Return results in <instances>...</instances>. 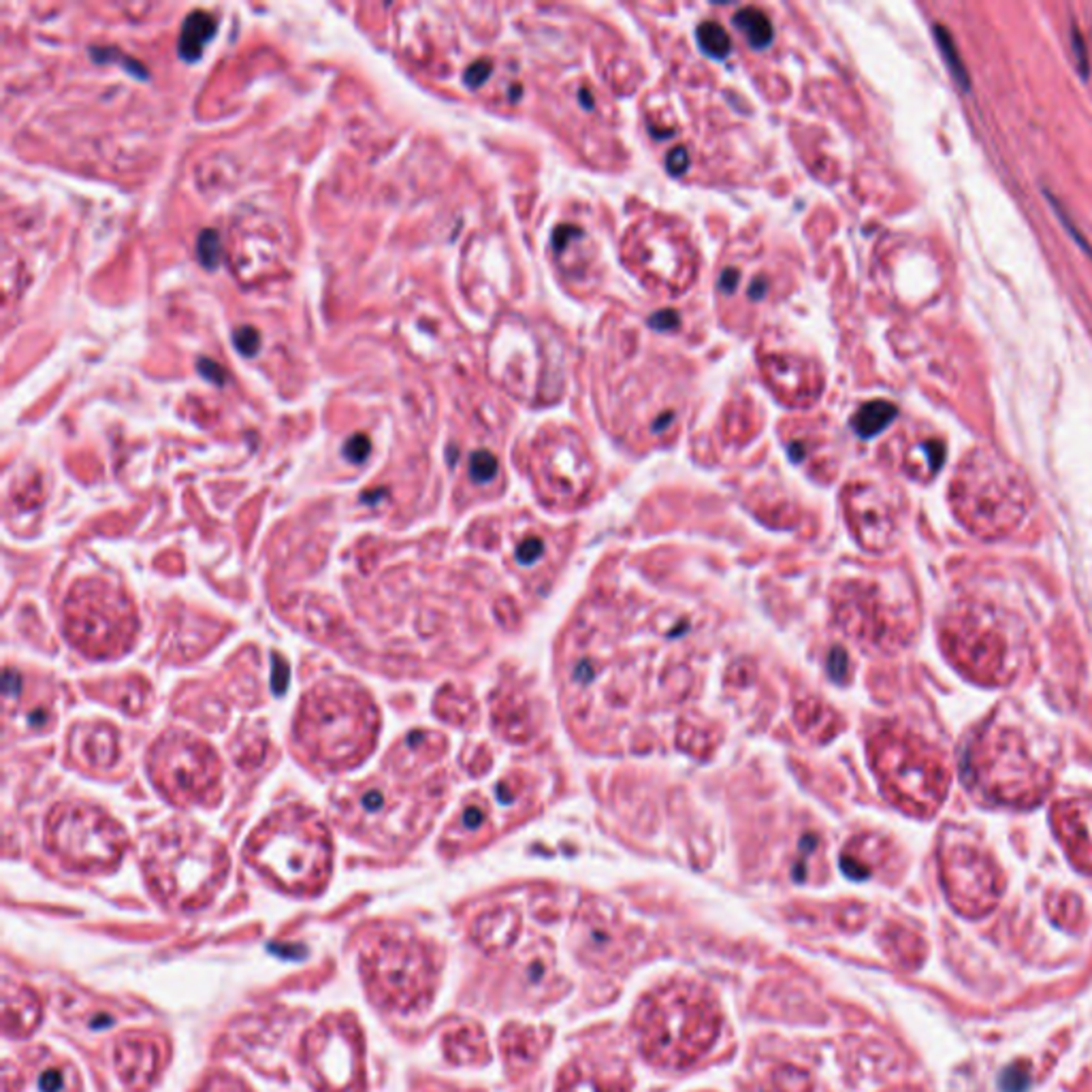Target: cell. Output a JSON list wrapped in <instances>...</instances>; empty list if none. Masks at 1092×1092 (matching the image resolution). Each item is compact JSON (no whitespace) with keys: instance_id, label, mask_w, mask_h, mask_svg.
<instances>
[{"instance_id":"cell-1","label":"cell","mask_w":1092,"mask_h":1092,"mask_svg":"<svg viewBox=\"0 0 1092 1092\" xmlns=\"http://www.w3.org/2000/svg\"><path fill=\"white\" fill-rule=\"evenodd\" d=\"M380 713L367 690L350 678H327L305 693L295 719V741L310 762L349 771L376 747Z\"/></svg>"},{"instance_id":"cell-2","label":"cell","mask_w":1092,"mask_h":1092,"mask_svg":"<svg viewBox=\"0 0 1092 1092\" xmlns=\"http://www.w3.org/2000/svg\"><path fill=\"white\" fill-rule=\"evenodd\" d=\"M724 1015L710 992L693 981H670L644 997L634 1015L639 1048L649 1063L685 1069L722 1032Z\"/></svg>"},{"instance_id":"cell-3","label":"cell","mask_w":1092,"mask_h":1092,"mask_svg":"<svg viewBox=\"0 0 1092 1092\" xmlns=\"http://www.w3.org/2000/svg\"><path fill=\"white\" fill-rule=\"evenodd\" d=\"M246 858L278 888L316 895L331 875L333 841L316 810L291 805L256 826L246 843Z\"/></svg>"},{"instance_id":"cell-4","label":"cell","mask_w":1092,"mask_h":1092,"mask_svg":"<svg viewBox=\"0 0 1092 1092\" xmlns=\"http://www.w3.org/2000/svg\"><path fill=\"white\" fill-rule=\"evenodd\" d=\"M144 866L147 883L164 905L198 909L225 883L229 854L198 826L173 822L152 837Z\"/></svg>"},{"instance_id":"cell-5","label":"cell","mask_w":1092,"mask_h":1092,"mask_svg":"<svg viewBox=\"0 0 1092 1092\" xmlns=\"http://www.w3.org/2000/svg\"><path fill=\"white\" fill-rule=\"evenodd\" d=\"M64 634L93 659H113L130 651L139 632L130 595L105 578H81L66 593Z\"/></svg>"},{"instance_id":"cell-6","label":"cell","mask_w":1092,"mask_h":1092,"mask_svg":"<svg viewBox=\"0 0 1092 1092\" xmlns=\"http://www.w3.org/2000/svg\"><path fill=\"white\" fill-rule=\"evenodd\" d=\"M45 843L73 871L101 873L118 866L128 837L103 809L71 800L49 810Z\"/></svg>"},{"instance_id":"cell-7","label":"cell","mask_w":1092,"mask_h":1092,"mask_svg":"<svg viewBox=\"0 0 1092 1092\" xmlns=\"http://www.w3.org/2000/svg\"><path fill=\"white\" fill-rule=\"evenodd\" d=\"M147 771L164 798L178 807L216 805L222 764L210 742L184 730H167L147 751Z\"/></svg>"},{"instance_id":"cell-8","label":"cell","mask_w":1092,"mask_h":1092,"mask_svg":"<svg viewBox=\"0 0 1092 1092\" xmlns=\"http://www.w3.org/2000/svg\"><path fill=\"white\" fill-rule=\"evenodd\" d=\"M369 986L386 1005L412 1009L425 1005L435 988V961L423 941L383 937L363 958Z\"/></svg>"},{"instance_id":"cell-9","label":"cell","mask_w":1092,"mask_h":1092,"mask_svg":"<svg viewBox=\"0 0 1092 1092\" xmlns=\"http://www.w3.org/2000/svg\"><path fill=\"white\" fill-rule=\"evenodd\" d=\"M310 1073L325 1092H357L361 1078V1046L350 1024L322 1022L305 1044Z\"/></svg>"},{"instance_id":"cell-10","label":"cell","mask_w":1092,"mask_h":1092,"mask_svg":"<svg viewBox=\"0 0 1092 1092\" xmlns=\"http://www.w3.org/2000/svg\"><path fill=\"white\" fill-rule=\"evenodd\" d=\"M572 946L583 963L610 971L619 969L632 956L623 924L606 907L585 905L572 926Z\"/></svg>"},{"instance_id":"cell-11","label":"cell","mask_w":1092,"mask_h":1092,"mask_svg":"<svg viewBox=\"0 0 1092 1092\" xmlns=\"http://www.w3.org/2000/svg\"><path fill=\"white\" fill-rule=\"evenodd\" d=\"M69 756L90 771H107L120 758V734L111 724H79L69 736Z\"/></svg>"},{"instance_id":"cell-12","label":"cell","mask_w":1092,"mask_h":1092,"mask_svg":"<svg viewBox=\"0 0 1092 1092\" xmlns=\"http://www.w3.org/2000/svg\"><path fill=\"white\" fill-rule=\"evenodd\" d=\"M520 932V915L515 907H498L481 915L474 924V941L486 954H503L515 946Z\"/></svg>"},{"instance_id":"cell-13","label":"cell","mask_w":1092,"mask_h":1092,"mask_svg":"<svg viewBox=\"0 0 1092 1092\" xmlns=\"http://www.w3.org/2000/svg\"><path fill=\"white\" fill-rule=\"evenodd\" d=\"M555 1092H630L623 1075L610 1073L591 1061L568 1065Z\"/></svg>"},{"instance_id":"cell-14","label":"cell","mask_w":1092,"mask_h":1092,"mask_svg":"<svg viewBox=\"0 0 1092 1092\" xmlns=\"http://www.w3.org/2000/svg\"><path fill=\"white\" fill-rule=\"evenodd\" d=\"M546 1041L540 1037V1031L525 1024H508L502 1032V1052L508 1065L517 1071H525L540 1058Z\"/></svg>"},{"instance_id":"cell-15","label":"cell","mask_w":1092,"mask_h":1092,"mask_svg":"<svg viewBox=\"0 0 1092 1092\" xmlns=\"http://www.w3.org/2000/svg\"><path fill=\"white\" fill-rule=\"evenodd\" d=\"M446 1054L457 1065H478L489 1061V1046H486L485 1031L474 1022H466L461 1027L451 1029L444 1039Z\"/></svg>"},{"instance_id":"cell-16","label":"cell","mask_w":1092,"mask_h":1092,"mask_svg":"<svg viewBox=\"0 0 1092 1092\" xmlns=\"http://www.w3.org/2000/svg\"><path fill=\"white\" fill-rule=\"evenodd\" d=\"M218 22L212 13L193 11L181 24L179 39H178V54L181 60L195 62L201 58L205 45L210 43L212 37L216 35Z\"/></svg>"},{"instance_id":"cell-17","label":"cell","mask_w":1092,"mask_h":1092,"mask_svg":"<svg viewBox=\"0 0 1092 1092\" xmlns=\"http://www.w3.org/2000/svg\"><path fill=\"white\" fill-rule=\"evenodd\" d=\"M120 1065L118 1069L124 1080L139 1083L142 1080L150 1082L156 1073V1048L150 1041H122L118 1048Z\"/></svg>"},{"instance_id":"cell-18","label":"cell","mask_w":1092,"mask_h":1092,"mask_svg":"<svg viewBox=\"0 0 1092 1092\" xmlns=\"http://www.w3.org/2000/svg\"><path fill=\"white\" fill-rule=\"evenodd\" d=\"M896 415L898 410L895 403L885 400H875L864 403L862 408L856 412V417L851 418V427H854V432L858 435L873 437L877 434H881L883 429L896 418Z\"/></svg>"},{"instance_id":"cell-19","label":"cell","mask_w":1092,"mask_h":1092,"mask_svg":"<svg viewBox=\"0 0 1092 1092\" xmlns=\"http://www.w3.org/2000/svg\"><path fill=\"white\" fill-rule=\"evenodd\" d=\"M734 26L739 28L751 47L764 49L773 43V24L762 11L747 7L734 15Z\"/></svg>"},{"instance_id":"cell-20","label":"cell","mask_w":1092,"mask_h":1092,"mask_svg":"<svg viewBox=\"0 0 1092 1092\" xmlns=\"http://www.w3.org/2000/svg\"><path fill=\"white\" fill-rule=\"evenodd\" d=\"M932 32H934V41H937L943 60H946L947 69L951 73V77H954L956 84L966 93V90L971 88V77H969V71H966V66L963 62L961 52H958V47L954 43V39H951V35H949V30L946 26H941V24H934Z\"/></svg>"},{"instance_id":"cell-21","label":"cell","mask_w":1092,"mask_h":1092,"mask_svg":"<svg viewBox=\"0 0 1092 1092\" xmlns=\"http://www.w3.org/2000/svg\"><path fill=\"white\" fill-rule=\"evenodd\" d=\"M115 688H118L115 702H118L122 710H127L130 715L144 713L147 700H150V688H147L145 681H142V678H127V681L115 683Z\"/></svg>"},{"instance_id":"cell-22","label":"cell","mask_w":1092,"mask_h":1092,"mask_svg":"<svg viewBox=\"0 0 1092 1092\" xmlns=\"http://www.w3.org/2000/svg\"><path fill=\"white\" fill-rule=\"evenodd\" d=\"M696 39H698V45L705 49L708 56L719 58V60L730 54V49H732V41H730V37H727V32L715 22L700 24L698 30H696Z\"/></svg>"},{"instance_id":"cell-23","label":"cell","mask_w":1092,"mask_h":1092,"mask_svg":"<svg viewBox=\"0 0 1092 1092\" xmlns=\"http://www.w3.org/2000/svg\"><path fill=\"white\" fill-rule=\"evenodd\" d=\"M773 1086L775 1092H810L813 1080L796 1065H779L773 1073Z\"/></svg>"},{"instance_id":"cell-24","label":"cell","mask_w":1092,"mask_h":1092,"mask_svg":"<svg viewBox=\"0 0 1092 1092\" xmlns=\"http://www.w3.org/2000/svg\"><path fill=\"white\" fill-rule=\"evenodd\" d=\"M553 951L549 949V946H540L534 947L529 951V961L525 966V973H527V980L534 983V986H540V983L549 978L553 973Z\"/></svg>"},{"instance_id":"cell-25","label":"cell","mask_w":1092,"mask_h":1092,"mask_svg":"<svg viewBox=\"0 0 1092 1092\" xmlns=\"http://www.w3.org/2000/svg\"><path fill=\"white\" fill-rule=\"evenodd\" d=\"M196 256L203 267L216 269L222 259V242L220 235L213 229H205L198 233L196 239Z\"/></svg>"},{"instance_id":"cell-26","label":"cell","mask_w":1092,"mask_h":1092,"mask_svg":"<svg viewBox=\"0 0 1092 1092\" xmlns=\"http://www.w3.org/2000/svg\"><path fill=\"white\" fill-rule=\"evenodd\" d=\"M1000 1092H1029L1031 1069L1024 1063H1012L998 1073Z\"/></svg>"},{"instance_id":"cell-27","label":"cell","mask_w":1092,"mask_h":1092,"mask_svg":"<svg viewBox=\"0 0 1092 1092\" xmlns=\"http://www.w3.org/2000/svg\"><path fill=\"white\" fill-rule=\"evenodd\" d=\"M498 474V459L489 451H478L469 457V476L476 483H489Z\"/></svg>"},{"instance_id":"cell-28","label":"cell","mask_w":1092,"mask_h":1092,"mask_svg":"<svg viewBox=\"0 0 1092 1092\" xmlns=\"http://www.w3.org/2000/svg\"><path fill=\"white\" fill-rule=\"evenodd\" d=\"M1044 193H1046V198H1048V201H1049V205H1052V210H1054V213H1056V216H1058V220H1061V225L1065 227L1066 233H1069V235H1071V239H1073V242L1078 244V246L1082 247V250L1086 252V254L1090 256V259H1092V247H1090V244L1086 242V237H1083V235L1080 233V229L1073 225V220L1069 218V213L1065 212L1063 203L1058 201V198H1056L1052 193H1049V190H1044Z\"/></svg>"},{"instance_id":"cell-29","label":"cell","mask_w":1092,"mask_h":1092,"mask_svg":"<svg viewBox=\"0 0 1092 1092\" xmlns=\"http://www.w3.org/2000/svg\"><path fill=\"white\" fill-rule=\"evenodd\" d=\"M235 349L244 354V357H254L261 349V333L254 327H239L233 333Z\"/></svg>"},{"instance_id":"cell-30","label":"cell","mask_w":1092,"mask_h":1092,"mask_svg":"<svg viewBox=\"0 0 1092 1092\" xmlns=\"http://www.w3.org/2000/svg\"><path fill=\"white\" fill-rule=\"evenodd\" d=\"M369 451H371V442L366 434H354L352 437H349V442H346V446H344V454L354 463L366 461Z\"/></svg>"},{"instance_id":"cell-31","label":"cell","mask_w":1092,"mask_h":1092,"mask_svg":"<svg viewBox=\"0 0 1092 1092\" xmlns=\"http://www.w3.org/2000/svg\"><path fill=\"white\" fill-rule=\"evenodd\" d=\"M1071 45H1073V54H1075V64H1078V71L1083 79H1088L1090 76V60H1088V54H1086V43H1083L1082 39V32L1078 26L1071 28Z\"/></svg>"},{"instance_id":"cell-32","label":"cell","mask_w":1092,"mask_h":1092,"mask_svg":"<svg viewBox=\"0 0 1092 1092\" xmlns=\"http://www.w3.org/2000/svg\"><path fill=\"white\" fill-rule=\"evenodd\" d=\"M489 76H491V62L489 60H478L474 64H469V69L466 71L463 79H466V84L469 88H478V86L485 84Z\"/></svg>"},{"instance_id":"cell-33","label":"cell","mask_w":1092,"mask_h":1092,"mask_svg":"<svg viewBox=\"0 0 1092 1092\" xmlns=\"http://www.w3.org/2000/svg\"><path fill=\"white\" fill-rule=\"evenodd\" d=\"M196 369L201 371L203 378H208L210 383H213V384H222V383H225V369H222V367L218 366V363H213L212 359H205V357L198 359Z\"/></svg>"},{"instance_id":"cell-34","label":"cell","mask_w":1092,"mask_h":1092,"mask_svg":"<svg viewBox=\"0 0 1092 1092\" xmlns=\"http://www.w3.org/2000/svg\"><path fill=\"white\" fill-rule=\"evenodd\" d=\"M542 555V542L536 540V537H529L523 544L519 546V559L520 564H534V561Z\"/></svg>"},{"instance_id":"cell-35","label":"cell","mask_w":1092,"mask_h":1092,"mask_svg":"<svg viewBox=\"0 0 1092 1092\" xmlns=\"http://www.w3.org/2000/svg\"><path fill=\"white\" fill-rule=\"evenodd\" d=\"M201 1092H250V1090H247L242 1082H235L230 1078H216L208 1082V1086Z\"/></svg>"},{"instance_id":"cell-36","label":"cell","mask_w":1092,"mask_h":1092,"mask_svg":"<svg viewBox=\"0 0 1092 1092\" xmlns=\"http://www.w3.org/2000/svg\"><path fill=\"white\" fill-rule=\"evenodd\" d=\"M924 451L929 452V459H930L932 469L941 468L943 457H946V449H943V444H941V442H929V444L924 446Z\"/></svg>"},{"instance_id":"cell-37","label":"cell","mask_w":1092,"mask_h":1092,"mask_svg":"<svg viewBox=\"0 0 1092 1092\" xmlns=\"http://www.w3.org/2000/svg\"><path fill=\"white\" fill-rule=\"evenodd\" d=\"M688 164H690V159H688V154H685V150H676L668 156V169L673 173H683L685 169H688Z\"/></svg>"},{"instance_id":"cell-38","label":"cell","mask_w":1092,"mask_h":1092,"mask_svg":"<svg viewBox=\"0 0 1092 1092\" xmlns=\"http://www.w3.org/2000/svg\"><path fill=\"white\" fill-rule=\"evenodd\" d=\"M483 810L478 807H469L466 813H463V826H466L468 830H476L478 826L483 824Z\"/></svg>"},{"instance_id":"cell-39","label":"cell","mask_w":1092,"mask_h":1092,"mask_svg":"<svg viewBox=\"0 0 1092 1092\" xmlns=\"http://www.w3.org/2000/svg\"><path fill=\"white\" fill-rule=\"evenodd\" d=\"M736 282H739V273H736L734 269L724 271V276H722V288H724V291H732V288L736 286Z\"/></svg>"}]
</instances>
